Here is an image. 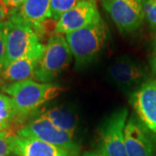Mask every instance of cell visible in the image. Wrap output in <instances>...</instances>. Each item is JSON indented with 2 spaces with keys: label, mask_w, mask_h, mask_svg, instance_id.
I'll return each instance as SVG.
<instances>
[{
  "label": "cell",
  "mask_w": 156,
  "mask_h": 156,
  "mask_svg": "<svg viewBox=\"0 0 156 156\" xmlns=\"http://www.w3.org/2000/svg\"><path fill=\"white\" fill-rule=\"evenodd\" d=\"M101 5L123 33L135 31L145 19L141 0H101Z\"/></svg>",
  "instance_id": "6"
},
{
  "label": "cell",
  "mask_w": 156,
  "mask_h": 156,
  "mask_svg": "<svg viewBox=\"0 0 156 156\" xmlns=\"http://www.w3.org/2000/svg\"><path fill=\"white\" fill-rule=\"evenodd\" d=\"M3 90L11 97L15 112L14 122L19 123L39 107L56 98L64 89L56 84L29 79L9 83L3 87Z\"/></svg>",
  "instance_id": "1"
},
{
  "label": "cell",
  "mask_w": 156,
  "mask_h": 156,
  "mask_svg": "<svg viewBox=\"0 0 156 156\" xmlns=\"http://www.w3.org/2000/svg\"><path fill=\"white\" fill-rule=\"evenodd\" d=\"M25 0H2V3L9 9V10H17L20 8Z\"/></svg>",
  "instance_id": "21"
},
{
  "label": "cell",
  "mask_w": 156,
  "mask_h": 156,
  "mask_svg": "<svg viewBox=\"0 0 156 156\" xmlns=\"http://www.w3.org/2000/svg\"><path fill=\"white\" fill-rule=\"evenodd\" d=\"M11 135L7 130L0 133V156L11 155V148L7 138Z\"/></svg>",
  "instance_id": "20"
},
{
  "label": "cell",
  "mask_w": 156,
  "mask_h": 156,
  "mask_svg": "<svg viewBox=\"0 0 156 156\" xmlns=\"http://www.w3.org/2000/svg\"><path fill=\"white\" fill-rule=\"evenodd\" d=\"M0 3H2V0H0Z\"/></svg>",
  "instance_id": "27"
},
{
  "label": "cell",
  "mask_w": 156,
  "mask_h": 156,
  "mask_svg": "<svg viewBox=\"0 0 156 156\" xmlns=\"http://www.w3.org/2000/svg\"><path fill=\"white\" fill-rule=\"evenodd\" d=\"M17 11L39 34L43 30V23L51 17L50 0H25Z\"/></svg>",
  "instance_id": "14"
},
{
  "label": "cell",
  "mask_w": 156,
  "mask_h": 156,
  "mask_svg": "<svg viewBox=\"0 0 156 156\" xmlns=\"http://www.w3.org/2000/svg\"><path fill=\"white\" fill-rule=\"evenodd\" d=\"M15 119V112L11 97L0 94V125L9 130Z\"/></svg>",
  "instance_id": "16"
},
{
  "label": "cell",
  "mask_w": 156,
  "mask_h": 156,
  "mask_svg": "<svg viewBox=\"0 0 156 156\" xmlns=\"http://www.w3.org/2000/svg\"><path fill=\"white\" fill-rule=\"evenodd\" d=\"M65 38L77 66H83L94 59L106 43L108 26L101 17L86 27L66 34Z\"/></svg>",
  "instance_id": "2"
},
{
  "label": "cell",
  "mask_w": 156,
  "mask_h": 156,
  "mask_svg": "<svg viewBox=\"0 0 156 156\" xmlns=\"http://www.w3.org/2000/svg\"><path fill=\"white\" fill-rule=\"evenodd\" d=\"M6 40L5 33V23L0 25V74L5 67Z\"/></svg>",
  "instance_id": "19"
},
{
  "label": "cell",
  "mask_w": 156,
  "mask_h": 156,
  "mask_svg": "<svg viewBox=\"0 0 156 156\" xmlns=\"http://www.w3.org/2000/svg\"><path fill=\"white\" fill-rule=\"evenodd\" d=\"M3 83H4V82H3V81L1 80V78H0V85H1V84Z\"/></svg>",
  "instance_id": "26"
},
{
  "label": "cell",
  "mask_w": 156,
  "mask_h": 156,
  "mask_svg": "<svg viewBox=\"0 0 156 156\" xmlns=\"http://www.w3.org/2000/svg\"><path fill=\"white\" fill-rule=\"evenodd\" d=\"M83 156H106L105 154L102 152V150L99 148L97 150H93V151H89V152H86L84 153Z\"/></svg>",
  "instance_id": "23"
},
{
  "label": "cell",
  "mask_w": 156,
  "mask_h": 156,
  "mask_svg": "<svg viewBox=\"0 0 156 156\" xmlns=\"http://www.w3.org/2000/svg\"><path fill=\"white\" fill-rule=\"evenodd\" d=\"M72 57L65 36L54 34L45 45L44 54L35 70L33 78L39 83H50L69 66Z\"/></svg>",
  "instance_id": "4"
},
{
  "label": "cell",
  "mask_w": 156,
  "mask_h": 156,
  "mask_svg": "<svg viewBox=\"0 0 156 156\" xmlns=\"http://www.w3.org/2000/svg\"><path fill=\"white\" fill-rule=\"evenodd\" d=\"M39 117L44 118L56 128L74 134L77 127L76 115L63 108H53L41 113Z\"/></svg>",
  "instance_id": "15"
},
{
  "label": "cell",
  "mask_w": 156,
  "mask_h": 156,
  "mask_svg": "<svg viewBox=\"0 0 156 156\" xmlns=\"http://www.w3.org/2000/svg\"><path fill=\"white\" fill-rule=\"evenodd\" d=\"M100 16L95 0H83L62 15L56 23V33L66 35L76 31Z\"/></svg>",
  "instance_id": "8"
},
{
  "label": "cell",
  "mask_w": 156,
  "mask_h": 156,
  "mask_svg": "<svg viewBox=\"0 0 156 156\" xmlns=\"http://www.w3.org/2000/svg\"><path fill=\"white\" fill-rule=\"evenodd\" d=\"M128 156H154V148L143 127L134 118L128 119L124 128Z\"/></svg>",
  "instance_id": "13"
},
{
  "label": "cell",
  "mask_w": 156,
  "mask_h": 156,
  "mask_svg": "<svg viewBox=\"0 0 156 156\" xmlns=\"http://www.w3.org/2000/svg\"><path fill=\"white\" fill-rule=\"evenodd\" d=\"M128 109L122 108L106 120L101 129V149L106 156H128L124 128L128 121Z\"/></svg>",
  "instance_id": "7"
},
{
  "label": "cell",
  "mask_w": 156,
  "mask_h": 156,
  "mask_svg": "<svg viewBox=\"0 0 156 156\" xmlns=\"http://www.w3.org/2000/svg\"><path fill=\"white\" fill-rule=\"evenodd\" d=\"M108 76L118 87L127 89L140 83L146 76V69L140 63L127 56L119 57L108 69Z\"/></svg>",
  "instance_id": "11"
},
{
  "label": "cell",
  "mask_w": 156,
  "mask_h": 156,
  "mask_svg": "<svg viewBox=\"0 0 156 156\" xmlns=\"http://www.w3.org/2000/svg\"><path fill=\"white\" fill-rule=\"evenodd\" d=\"M5 33L6 40L5 67L27 55L41 44L38 34L20 16L17 10H11L9 12L8 19L5 22Z\"/></svg>",
  "instance_id": "3"
},
{
  "label": "cell",
  "mask_w": 156,
  "mask_h": 156,
  "mask_svg": "<svg viewBox=\"0 0 156 156\" xmlns=\"http://www.w3.org/2000/svg\"><path fill=\"white\" fill-rule=\"evenodd\" d=\"M147 22L156 32V0H141Z\"/></svg>",
  "instance_id": "18"
},
{
  "label": "cell",
  "mask_w": 156,
  "mask_h": 156,
  "mask_svg": "<svg viewBox=\"0 0 156 156\" xmlns=\"http://www.w3.org/2000/svg\"><path fill=\"white\" fill-rule=\"evenodd\" d=\"M7 140L14 156H77L65 148L17 134L10 135Z\"/></svg>",
  "instance_id": "10"
},
{
  "label": "cell",
  "mask_w": 156,
  "mask_h": 156,
  "mask_svg": "<svg viewBox=\"0 0 156 156\" xmlns=\"http://www.w3.org/2000/svg\"><path fill=\"white\" fill-rule=\"evenodd\" d=\"M83 0H50L51 18L58 20L63 13Z\"/></svg>",
  "instance_id": "17"
},
{
  "label": "cell",
  "mask_w": 156,
  "mask_h": 156,
  "mask_svg": "<svg viewBox=\"0 0 156 156\" xmlns=\"http://www.w3.org/2000/svg\"><path fill=\"white\" fill-rule=\"evenodd\" d=\"M16 134L25 138L38 140L78 154L79 148L73 139L74 134L56 128L48 120L42 117H36L29 122L19 128Z\"/></svg>",
  "instance_id": "5"
},
{
  "label": "cell",
  "mask_w": 156,
  "mask_h": 156,
  "mask_svg": "<svg viewBox=\"0 0 156 156\" xmlns=\"http://www.w3.org/2000/svg\"><path fill=\"white\" fill-rule=\"evenodd\" d=\"M9 9L3 3H0V25L5 22V19L9 16Z\"/></svg>",
  "instance_id": "22"
},
{
  "label": "cell",
  "mask_w": 156,
  "mask_h": 156,
  "mask_svg": "<svg viewBox=\"0 0 156 156\" xmlns=\"http://www.w3.org/2000/svg\"><path fill=\"white\" fill-rule=\"evenodd\" d=\"M152 68H153V70L156 74V54L155 56H154L153 60H152Z\"/></svg>",
  "instance_id": "24"
},
{
  "label": "cell",
  "mask_w": 156,
  "mask_h": 156,
  "mask_svg": "<svg viewBox=\"0 0 156 156\" xmlns=\"http://www.w3.org/2000/svg\"><path fill=\"white\" fill-rule=\"evenodd\" d=\"M134 111L141 122L156 135V81L142 84L131 97Z\"/></svg>",
  "instance_id": "9"
},
{
  "label": "cell",
  "mask_w": 156,
  "mask_h": 156,
  "mask_svg": "<svg viewBox=\"0 0 156 156\" xmlns=\"http://www.w3.org/2000/svg\"><path fill=\"white\" fill-rule=\"evenodd\" d=\"M44 44H40L27 55L6 66L0 74L1 80L11 83L33 78L35 70L44 54Z\"/></svg>",
  "instance_id": "12"
},
{
  "label": "cell",
  "mask_w": 156,
  "mask_h": 156,
  "mask_svg": "<svg viewBox=\"0 0 156 156\" xmlns=\"http://www.w3.org/2000/svg\"><path fill=\"white\" fill-rule=\"evenodd\" d=\"M154 46H155V49H156V37H155V38H154Z\"/></svg>",
  "instance_id": "25"
}]
</instances>
